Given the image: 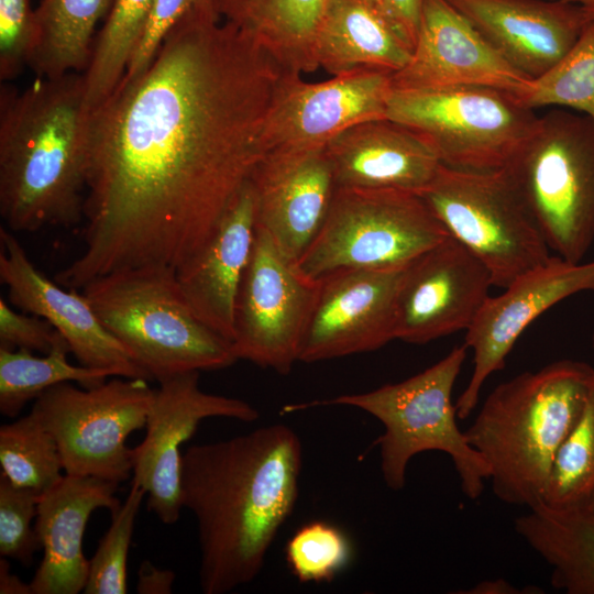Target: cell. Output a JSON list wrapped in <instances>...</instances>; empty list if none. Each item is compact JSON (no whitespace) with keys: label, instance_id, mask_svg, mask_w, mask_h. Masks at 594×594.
Returning a JSON list of instances; mask_svg holds the SVG:
<instances>
[{"label":"cell","instance_id":"ba28073f","mask_svg":"<svg viewBox=\"0 0 594 594\" xmlns=\"http://www.w3.org/2000/svg\"><path fill=\"white\" fill-rule=\"evenodd\" d=\"M449 237L416 193L336 188L322 228L294 265L311 282L343 271L403 268Z\"/></svg>","mask_w":594,"mask_h":594},{"label":"cell","instance_id":"5bb4252c","mask_svg":"<svg viewBox=\"0 0 594 594\" xmlns=\"http://www.w3.org/2000/svg\"><path fill=\"white\" fill-rule=\"evenodd\" d=\"M392 72L356 68L320 82L284 72L264 118L258 147L271 151L324 146L346 129L386 118Z\"/></svg>","mask_w":594,"mask_h":594},{"label":"cell","instance_id":"1f68e13d","mask_svg":"<svg viewBox=\"0 0 594 594\" xmlns=\"http://www.w3.org/2000/svg\"><path fill=\"white\" fill-rule=\"evenodd\" d=\"M525 108L560 107L594 122V19L586 23L572 50L548 73L514 92Z\"/></svg>","mask_w":594,"mask_h":594},{"label":"cell","instance_id":"d590c367","mask_svg":"<svg viewBox=\"0 0 594 594\" xmlns=\"http://www.w3.org/2000/svg\"><path fill=\"white\" fill-rule=\"evenodd\" d=\"M40 494L12 485L0 474V556L23 565L33 562L41 542L32 520L36 518Z\"/></svg>","mask_w":594,"mask_h":594},{"label":"cell","instance_id":"4dcf8cb0","mask_svg":"<svg viewBox=\"0 0 594 594\" xmlns=\"http://www.w3.org/2000/svg\"><path fill=\"white\" fill-rule=\"evenodd\" d=\"M1 474L14 486L42 494L64 470L55 438L32 410L0 427Z\"/></svg>","mask_w":594,"mask_h":594},{"label":"cell","instance_id":"7bdbcfd3","mask_svg":"<svg viewBox=\"0 0 594 594\" xmlns=\"http://www.w3.org/2000/svg\"><path fill=\"white\" fill-rule=\"evenodd\" d=\"M466 593L472 594H518L521 593L519 588L515 587L509 582L497 579L493 581H483L477 583L474 587Z\"/></svg>","mask_w":594,"mask_h":594},{"label":"cell","instance_id":"277c9868","mask_svg":"<svg viewBox=\"0 0 594 594\" xmlns=\"http://www.w3.org/2000/svg\"><path fill=\"white\" fill-rule=\"evenodd\" d=\"M594 369L559 360L498 384L465 430L503 503L542 502L557 451L585 405Z\"/></svg>","mask_w":594,"mask_h":594},{"label":"cell","instance_id":"9c48e42d","mask_svg":"<svg viewBox=\"0 0 594 594\" xmlns=\"http://www.w3.org/2000/svg\"><path fill=\"white\" fill-rule=\"evenodd\" d=\"M448 234L506 288L552 256L505 168L460 169L441 164L418 194Z\"/></svg>","mask_w":594,"mask_h":594},{"label":"cell","instance_id":"836d02e7","mask_svg":"<svg viewBox=\"0 0 594 594\" xmlns=\"http://www.w3.org/2000/svg\"><path fill=\"white\" fill-rule=\"evenodd\" d=\"M145 491L132 481L129 494L111 514V524L89 560L85 594H125L127 565L136 516Z\"/></svg>","mask_w":594,"mask_h":594},{"label":"cell","instance_id":"d6986e66","mask_svg":"<svg viewBox=\"0 0 594 594\" xmlns=\"http://www.w3.org/2000/svg\"><path fill=\"white\" fill-rule=\"evenodd\" d=\"M0 279L8 287L11 305L47 320L65 338L80 365L150 381L101 323L82 293L46 277L6 227L0 228Z\"/></svg>","mask_w":594,"mask_h":594},{"label":"cell","instance_id":"52a82bcc","mask_svg":"<svg viewBox=\"0 0 594 594\" xmlns=\"http://www.w3.org/2000/svg\"><path fill=\"white\" fill-rule=\"evenodd\" d=\"M505 169L553 255L582 262L594 242V122L547 112Z\"/></svg>","mask_w":594,"mask_h":594},{"label":"cell","instance_id":"ee69618b","mask_svg":"<svg viewBox=\"0 0 594 594\" xmlns=\"http://www.w3.org/2000/svg\"><path fill=\"white\" fill-rule=\"evenodd\" d=\"M581 6L590 19H594V0H564Z\"/></svg>","mask_w":594,"mask_h":594},{"label":"cell","instance_id":"cb8c5ba5","mask_svg":"<svg viewBox=\"0 0 594 594\" xmlns=\"http://www.w3.org/2000/svg\"><path fill=\"white\" fill-rule=\"evenodd\" d=\"M255 240V197L250 179L238 193L204 250L176 271L195 315L233 342L235 302Z\"/></svg>","mask_w":594,"mask_h":594},{"label":"cell","instance_id":"ffe728a7","mask_svg":"<svg viewBox=\"0 0 594 594\" xmlns=\"http://www.w3.org/2000/svg\"><path fill=\"white\" fill-rule=\"evenodd\" d=\"M528 80L447 0H424L408 63L392 74L393 89L488 86L510 92Z\"/></svg>","mask_w":594,"mask_h":594},{"label":"cell","instance_id":"f546056e","mask_svg":"<svg viewBox=\"0 0 594 594\" xmlns=\"http://www.w3.org/2000/svg\"><path fill=\"white\" fill-rule=\"evenodd\" d=\"M155 0H113L109 16L84 72L86 97L94 110L117 88L144 33Z\"/></svg>","mask_w":594,"mask_h":594},{"label":"cell","instance_id":"e575fe53","mask_svg":"<svg viewBox=\"0 0 594 594\" xmlns=\"http://www.w3.org/2000/svg\"><path fill=\"white\" fill-rule=\"evenodd\" d=\"M351 543L345 534L326 521L298 529L286 544V561L301 583L331 582L349 563Z\"/></svg>","mask_w":594,"mask_h":594},{"label":"cell","instance_id":"603a6c76","mask_svg":"<svg viewBox=\"0 0 594 594\" xmlns=\"http://www.w3.org/2000/svg\"><path fill=\"white\" fill-rule=\"evenodd\" d=\"M324 148L337 188L419 194L441 166L435 151L416 131L388 118L355 124Z\"/></svg>","mask_w":594,"mask_h":594},{"label":"cell","instance_id":"7a4b0ae2","mask_svg":"<svg viewBox=\"0 0 594 594\" xmlns=\"http://www.w3.org/2000/svg\"><path fill=\"white\" fill-rule=\"evenodd\" d=\"M301 449L292 428L274 424L184 452L182 503L196 518L205 594L258 575L296 505Z\"/></svg>","mask_w":594,"mask_h":594},{"label":"cell","instance_id":"5b68a950","mask_svg":"<svg viewBox=\"0 0 594 594\" xmlns=\"http://www.w3.org/2000/svg\"><path fill=\"white\" fill-rule=\"evenodd\" d=\"M80 290L150 380L221 370L238 361L232 343L191 310L172 267L113 272Z\"/></svg>","mask_w":594,"mask_h":594},{"label":"cell","instance_id":"b9f144b4","mask_svg":"<svg viewBox=\"0 0 594 594\" xmlns=\"http://www.w3.org/2000/svg\"><path fill=\"white\" fill-rule=\"evenodd\" d=\"M0 593L1 594H33L30 583H23L15 574L10 572L9 562L0 559Z\"/></svg>","mask_w":594,"mask_h":594},{"label":"cell","instance_id":"74e56055","mask_svg":"<svg viewBox=\"0 0 594 594\" xmlns=\"http://www.w3.org/2000/svg\"><path fill=\"white\" fill-rule=\"evenodd\" d=\"M215 9L213 0H155L144 33L121 80L140 75L155 56L169 30L187 13Z\"/></svg>","mask_w":594,"mask_h":594},{"label":"cell","instance_id":"f35d334b","mask_svg":"<svg viewBox=\"0 0 594 594\" xmlns=\"http://www.w3.org/2000/svg\"><path fill=\"white\" fill-rule=\"evenodd\" d=\"M65 343V338L47 320L16 311L0 298V346L47 354Z\"/></svg>","mask_w":594,"mask_h":594},{"label":"cell","instance_id":"30bf717a","mask_svg":"<svg viewBox=\"0 0 594 594\" xmlns=\"http://www.w3.org/2000/svg\"><path fill=\"white\" fill-rule=\"evenodd\" d=\"M386 118L416 131L441 164L471 170L505 168L539 119L513 92L488 86L393 89Z\"/></svg>","mask_w":594,"mask_h":594},{"label":"cell","instance_id":"44dd1931","mask_svg":"<svg viewBox=\"0 0 594 594\" xmlns=\"http://www.w3.org/2000/svg\"><path fill=\"white\" fill-rule=\"evenodd\" d=\"M512 67L528 79L553 68L590 16L564 0H447Z\"/></svg>","mask_w":594,"mask_h":594},{"label":"cell","instance_id":"8fae6325","mask_svg":"<svg viewBox=\"0 0 594 594\" xmlns=\"http://www.w3.org/2000/svg\"><path fill=\"white\" fill-rule=\"evenodd\" d=\"M154 392L144 378L114 376L90 388L67 382L43 392L31 410L55 438L66 474L119 484L133 470L125 441L145 427Z\"/></svg>","mask_w":594,"mask_h":594},{"label":"cell","instance_id":"d6a6232c","mask_svg":"<svg viewBox=\"0 0 594 594\" xmlns=\"http://www.w3.org/2000/svg\"><path fill=\"white\" fill-rule=\"evenodd\" d=\"M594 497V375L584 408L554 457L541 504L585 509Z\"/></svg>","mask_w":594,"mask_h":594},{"label":"cell","instance_id":"f1b7e54d","mask_svg":"<svg viewBox=\"0 0 594 594\" xmlns=\"http://www.w3.org/2000/svg\"><path fill=\"white\" fill-rule=\"evenodd\" d=\"M68 343L47 354L35 355L25 349L0 346V413L12 418L46 389L62 383H78L81 387L98 386L114 377L108 370L72 364Z\"/></svg>","mask_w":594,"mask_h":594},{"label":"cell","instance_id":"83f0119b","mask_svg":"<svg viewBox=\"0 0 594 594\" xmlns=\"http://www.w3.org/2000/svg\"><path fill=\"white\" fill-rule=\"evenodd\" d=\"M113 0H42L35 10L37 42L30 67L40 77L84 73L92 35Z\"/></svg>","mask_w":594,"mask_h":594},{"label":"cell","instance_id":"484cf974","mask_svg":"<svg viewBox=\"0 0 594 594\" xmlns=\"http://www.w3.org/2000/svg\"><path fill=\"white\" fill-rule=\"evenodd\" d=\"M327 0H213L223 22L232 24L288 73L319 67L315 40Z\"/></svg>","mask_w":594,"mask_h":594},{"label":"cell","instance_id":"6da1fadb","mask_svg":"<svg viewBox=\"0 0 594 594\" xmlns=\"http://www.w3.org/2000/svg\"><path fill=\"white\" fill-rule=\"evenodd\" d=\"M215 9L185 14L148 66L92 110L82 252L55 280L178 270L213 237L261 157L285 70Z\"/></svg>","mask_w":594,"mask_h":594},{"label":"cell","instance_id":"9a60e30c","mask_svg":"<svg viewBox=\"0 0 594 594\" xmlns=\"http://www.w3.org/2000/svg\"><path fill=\"white\" fill-rule=\"evenodd\" d=\"M581 292H594V261L571 263L552 255L488 297L466 330L464 345L473 352V370L455 407L459 419L477 406L483 385L503 370L518 338L539 316Z\"/></svg>","mask_w":594,"mask_h":594},{"label":"cell","instance_id":"8992f818","mask_svg":"<svg viewBox=\"0 0 594 594\" xmlns=\"http://www.w3.org/2000/svg\"><path fill=\"white\" fill-rule=\"evenodd\" d=\"M468 348L454 346L444 358L422 372L395 384L376 389L288 405L285 411L315 406L342 405L360 408L375 417L384 427L377 439L381 472L393 491L404 488L409 461L418 453L440 451L448 454L460 479L463 494L479 498L488 481L490 470L481 454L458 426L452 391Z\"/></svg>","mask_w":594,"mask_h":594},{"label":"cell","instance_id":"4316f807","mask_svg":"<svg viewBox=\"0 0 594 594\" xmlns=\"http://www.w3.org/2000/svg\"><path fill=\"white\" fill-rule=\"evenodd\" d=\"M516 532L551 568L550 583L568 594H594V514L537 504L515 519Z\"/></svg>","mask_w":594,"mask_h":594},{"label":"cell","instance_id":"d4e9b609","mask_svg":"<svg viewBox=\"0 0 594 594\" xmlns=\"http://www.w3.org/2000/svg\"><path fill=\"white\" fill-rule=\"evenodd\" d=\"M413 44L382 0H327L315 40L318 67L334 76L356 68L395 73Z\"/></svg>","mask_w":594,"mask_h":594},{"label":"cell","instance_id":"4fadbf2b","mask_svg":"<svg viewBox=\"0 0 594 594\" xmlns=\"http://www.w3.org/2000/svg\"><path fill=\"white\" fill-rule=\"evenodd\" d=\"M146 419L143 441L132 449L133 480L148 495L147 507L158 519L175 524L182 503L180 448L207 418L251 422L256 408L245 400L204 392L199 372H187L158 382Z\"/></svg>","mask_w":594,"mask_h":594},{"label":"cell","instance_id":"e0dca14e","mask_svg":"<svg viewBox=\"0 0 594 594\" xmlns=\"http://www.w3.org/2000/svg\"><path fill=\"white\" fill-rule=\"evenodd\" d=\"M406 267L343 271L319 280L299 361L370 352L395 340L396 297Z\"/></svg>","mask_w":594,"mask_h":594},{"label":"cell","instance_id":"7402d4cb","mask_svg":"<svg viewBox=\"0 0 594 594\" xmlns=\"http://www.w3.org/2000/svg\"><path fill=\"white\" fill-rule=\"evenodd\" d=\"M118 483L95 476L65 474L38 496L35 530L43 559L30 582L33 594H78L84 591L89 561L82 539L90 515L98 508L114 513L121 502Z\"/></svg>","mask_w":594,"mask_h":594},{"label":"cell","instance_id":"ab89813d","mask_svg":"<svg viewBox=\"0 0 594 594\" xmlns=\"http://www.w3.org/2000/svg\"><path fill=\"white\" fill-rule=\"evenodd\" d=\"M174 581V571L160 569L148 560H144L138 571L136 592L139 594H170Z\"/></svg>","mask_w":594,"mask_h":594},{"label":"cell","instance_id":"7c38bea8","mask_svg":"<svg viewBox=\"0 0 594 594\" xmlns=\"http://www.w3.org/2000/svg\"><path fill=\"white\" fill-rule=\"evenodd\" d=\"M318 289L319 282L300 275L270 235L255 227L235 302L232 345L237 359L288 374L299 361Z\"/></svg>","mask_w":594,"mask_h":594},{"label":"cell","instance_id":"8d00e7d4","mask_svg":"<svg viewBox=\"0 0 594 594\" xmlns=\"http://www.w3.org/2000/svg\"><path fill=\"white\" fill-rule=\"evenodd\" d=\"M37 21L29 0H0V77L8 80L30 66Z\"/></svg>","mask_w":594,"mask_h":594},{"label":"cell","instance_id":"bcb514c9","mask_svg":"<svg viewBox=\"0 0 594 594\" xmlns=\"http://www.w3.org/2000/svg\"><path fill=\"white\" fill-rule=\"evenodd\" d=\"M592 348L594 350V334L592 336Z\"/></svg>","mask_w":594,"mask_h":594},{"label":"cell","instance_id":"2e32d148","mask_svg":"<svg viewBox=\"0 0 594 594\" xmlns=\"http://www.w3.org/2000/svg\"><path fill=\"white\" fill-rule=\"evenodd\" d=\"M492 286L487 268L449 237L405 268L396 297L395 340L424 344L466 331Z\"/></svg>","mask_w":594,"mask_h":594},{"label":"cell","instance_id":"60d3db41","mask_svg":"<svg viewBox=\"0 0 594 594\" xmlns=\"http://www.w3.org/2000/svg\"><path fill=\"white\" fill-rule=\"evenodd\" d=\"M415 45L424 0H382Z\"/></svg>","mask_w":594,"mask_h":594},{"label":"cell","instance_id":"ac0fdd59","mask_svg":"<svg viewBox=\"0 0 594 594\" xmlns=\"http://www.w3.org/2000/svg\"><path fill=\"white\" fill-rule=\"evenodd\" d=\"M250 182L255 227L295 264L322 228L337 188L324 146L266 152Z\"/></svg>","mask_w":594,"mask_h":594},{"label":"cell","instance_id":"3957f363","mask_svg":"<svg viewBox=\"0 0 594 594\" xmlns=\"http://www.w3.org/2000/svg\"><path fill=\"white\" fill-rule=\"evenodd\" d=\"M92 109L84 73L0 92V215L12 232L84 220Z\"/></svg>","mask_w":594,"mask_h":594},{"label":"cell","instance_id":"f6af8a7d","mask_svg":"<svg viewBox=\"0 0 594 594\" xmlns=\"http://www.w3.org/2000/svg\"><path fill=\"white\" fill-rule=\"evenodd\" d=\"M585 510H588L590 513L594 514V497L591 499Z\"/></svg>","mask_w":594,"mask_h":594}]
</instances>
